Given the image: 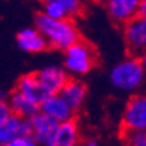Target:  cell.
<instances>
[{
	"label": "cell",
	"instance_id": "d6986e66",
	"mask_svg": "<svg viewBox=\"0 0 146 146\" xmlns=\"http://www.w3.org/2000/svg\"><path fill=\"white\" fill-rule=\"evenodd\" d=\"M10 108L7 105V101L6 100H0V123L5 121L9 115H10Z\"/></svg>",
	"mask_w": 146,
	"mask_h": 146
},
{
	"label": "cell",
	"instance_id": "3957f363",
	"mask_svg": "<svg viewBox=\"0 0 146 146\" xmlns=\"http://www.w3.org/2000/svg\"><path fill=\"white\" fill-rule=\"evenodd\" d=\"M96 63V54L92 44L79 38L64 50V70L76 76L89 73Z\"/></svg>",
	"mask_w": 146,
	"mask_h": 146
},
{
	"label": "cell",
	"instance_id": "7402d4cb",
	"mask_svg": "<svg viewBox=\"0 0 146 146\" xmlns=\"http://www.w3.org/2000/svg\"><path fill=\"white\" fill-rule=\"evenodd\" d=\"M0 100H6V94L3 91H0Z\"/></svg>",
	"mask_w": 146,
	"mask_h": 146
},
{
	"label": "cell",
	"instance_id": "5bb4252c",
	"mask_svg": "<svg viewBox=\"0 0 146 146\" xmlns=\"http://www.w3.org/2000/svg\"><path fill=\"white\" fill-rule=\"evenodd\" d=\"M15 91L21 92L22 95H25L27 98H29L31 101H34L36 104H40L47 96V92L44 91L42 85L40 83V80H38V78H36L35 73H27V75H22L18 79Z\"/></svg>",
	"mask_w": 146,
	"mask_h": 146
},
{
	"label": "cell",
	"instance_id": "9a60e30c",
	"mask_svg": "<svg viewBox=\"0 0 146 146\" xmlns=\"http://www.w3.org/2000/svg\"><path fill=\"white\" fill-rule=\"evenodd\" d=\"M79 143H80V133L76 121L73 118L60 121L56 131L54 146H76Z\"/></svg>",
	"mask_w": 146,
	"mask_h": 146
},
{
	"label": "cell",
	"instance_id": "8992f818",
	"mask_svg": "<svg viewBox=\"0 0 146 146\" xmlns=\"http://www.w3.org/2000/svg\"><path fill=\"white\" fill-rule=\"evenodd\" d=\"M121 129L126 130H146V98L142 94H136L127 101L123 115Z\"/></svg>",
	"mask_w": 146,
	"mask_h": 146
},
{
	"label": "cell",
	"instance_id": "44dd1931",
	"mask_svg": "<svg viewBox=\"0 0 146 146\" xmlns=\"http://www.w3.org/2000/svg\"><path fill=\"white\" fill-rule=\"evenodd\" d=\"M86 145H89V146H96V145H98V142H96V140H88Z\"/></svg>",
	"mask_w": 146,
	"mask_h": 146
},
{
	"label": "cell",
	"instance_id": "8fae6325",
	"mask_svg": "<svg viewBox=\"0 0 146 146\" xmlns=\"http://www.w3.org/2000/svg\"><path fill=\"white\" fill-rule=\"evenodd\" d=\"M40 111L48 114L50 117L56 118L57 121H64L75 117V111L64 102V100L58 94H50L38 104Z\"/></svg>",
	"mask_w": 146,
	"mask_h": 146
},
{
	"label": "cell",
	"instance_id": "4fadbf2b",
	"mask_svg": "<svg viewBox=\"0 0 146 146\" xmlns=\"http://www.w3.org/2000/svg\"><path fill=\"white\" fill-rule=\"evenodd\" d=\"M16 44L25 53H42L48 48L47 40L35 27L19 31L16 35Z\"/></svg>",
	"mask_w": 146,
	"mask_h": 146
},
{
	"label": "cell",
	"instance_id": "9c48e42d",
	"mask_svg": "<svg viewBox=\"0 0 146 146\" xmlns=\"http://www.w3.org/2000/svg\"><path fill=\"white\" fill-rule=\"evenodd\" d=\"M58 95L76 113L83 107L85 100L88 96V89H86V85L80 82L79 79H67L66 83L63 85V88L60 89Z\"/></svg>",
	"mask_w": 146,
	"mask_h": 146
},
{
	"label": "cell",
	"instance_id": "277c9868",
	"mask_svg": "<svg viewBox=\"0 0 146 146\" xmlns=\"http://www.w3.org/2000/svg\"><path fill=\"white\" fill-rule=\"evenodd\" d=\"M28 123H29V135L32 136L36 145L54 146L56 131L60 121L50 117L48 114L38 111L28 118Z\"/></svg>",
	"mask_w": 146,
	"mask_h": 146
},
{
	"label": "cell",
	"instance_id": "2e32d148",
	"mask_svg": "<svg viewBox=\"0 0 146 146\" xmlns=\"http://www.w3.org/2000/svg\"><path fill=\"white\" fill-rule=\"evenodd\" d=\"M7 101V105L10 108V113L13 115H18L21 118H29L32 117L35 113L40 111V105L31 101L29 98H27L25 95H22L21 92L15 91L9 96Z\"/></svg>",
	"mask_w": 146,
	"mask_h": 146
},
{
	"label": "cell",
	"instance_id": "5b68a950",
	"mask_svg": "<svg viewBox=\"0 0 146 146\" xmlns=\"http://www.w3.org/2000/svg\"><path fill=\"white\" fill-rule=\"evenodd\" d=\"M124 25V41L130 56L143 57L146 47V18L133 16Z\"/></svg>",
	"mask_w": 146,
	"mask_h": 146
},
{
	"label": "cell",
	"instance_id": "7c38bea8",
	"mask_svg": "<svg viewBox=\"0 0 146 146\" xmlns=\"http://www.w3.org/2000/svg\"><path fill=\"white\" fill-rule=\"evenodd\" d=\"M23 135H29L28 118H21L10 114L5 121L0 123V146H7L12 139Z\"/></svg>",
	"mask_w": 146,
	"mask_h": 146
},
{
	"label": "cell",
	"instance_id": "7a4b0ae2",
	"mask_svg": "<svg viewBox=\"0 0 146 146\" xmlns=\"http://www.w3.org/2000/svg\"><path fill=\"white\" fill-rule=\"evenodd\" d=\"M145 80V60L143 57L129 56L117 63L110 72L111 85L123 92L137 91Z\"/></svg>",
	"mask_w": 146,
	"mask_h": 146
},
{
	"label": "cell",
	"instance_id": "ffe728a7",
	"mask_svg": "<svg viewBox=\"0 0 146 146\" xmlns=\"http://www.w3.org/2000/svg\"><path fill=\"white\" fill-rule=\"evenodd\" d=\"M137 16H146V0H140L139 6H137Z\"/></svg>",
	"mask_w": 146,
	"mask_h": 146
},
{
	"label": "cell",
	"instance_id": "ac0fdd59",
	"mask_svg": "<svg viewBox=\"0 0 146 146\" xmlns=\"http://www.w3.org/2000/svg\"><path fill=\"white\" fill-rule=\"evenodd\" d=\"M35 140L32 139L31 135H23V136H18L15 139H12L7 146H35Z\"/></svg>",
	"mask_w": 146,
	"mask_h": 146
},
{
	"label": "cell",
	"instance_id": "ba28073f",
	"mask_svg": "<svg viewBox=\"0 0 146 146\" xmlns=\"http://www.w3.org/2000/svg\"><path fill=\"white\" fill-rule=\"evenodd\" d=\"M35 75L38 78L40 83L42 85L47 95L58 94L60 89L63 88V85L66 83V80L69 79L64 67H58V66H47L38 72H35Z\"/></svg>",
	"mask_w": 146,
	"mask_h": 146
},
{
	"label": "cell",
	"instance_id": "30bf717a",
	"mask_svg": "<svg viewBox=\"0 0 146 146\" xmlns=\"http://www.w3.org/2000/svg\"><path fill=\"white\" fill-rule=\"evenodd\" d=\"M139 2L140 0H105V9L114 23L123 25L136 16Z\"/></svg>",
	"mask_w": 146,
	"mask_h": 146
},
{
	"label": "cell",
	"instance_id": "6da1fadb",
	"mask_svg": "<svg viewBox=\"0 0 146 146\" xmlns=\"http://www.w3.org/2000/svg\"><path fill=\"white\" fill-rule=\"evenodd\" d=\"M35 28L48 42V47L64 51L66 48L80 38L79 29L72 19H54L40 12L35 15Z\"/></svg>",
	"mask_w": 146,
	"mask_h": 146
},
{
	"label": "cell",
	"instance_id": "e0dca14e",
	"mask_svg": "<svg viewBox=\"0 0 146 146\" xmlns=\"http://www.w3.org/2000/svg\"><path fill=\"white\" fill-rule=\"evenodd\" d=\"M123 139L127 145H131V146H145L146 145V133H145V130L123 129Z\"/></svg>",
	"mask_w": 146,
	"mask_h": 146
},
{
	"label": "cell",
	"instance_id": "52a82bcc",
	"mask_svg": "<svg viewBox=\"0 0 146 146\" xmlns=\"http://www.w3.org/2000/svg\"><path fill=\"white\" fill-rule=\"evenodd\" d=\"M42 13L54 19H73L82 13L83 0H41Z\"/></svg>",
	"mask_w": 146,
	"mask_h": 146
}]
</instances>
